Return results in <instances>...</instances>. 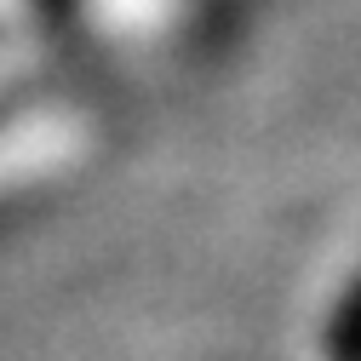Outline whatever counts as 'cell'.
Wrapping results in <instances>:
<instances>
[{
	"label": "cell",
	"mask_w": 361,
	"mask_h": 361,
	"mask_svg": "<svg viewBox=\"0 0 361 361\" xmlns=\"http://www.w3.org/2000/svg\"><path fill=\"white\" fill-rule=\"evenodd\" d=\"M333 361H361V281L338 310V327H333Z\"/></svg>",
	"instance_id": "cell-1"
}]
</instances>
